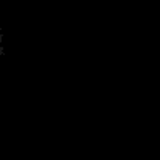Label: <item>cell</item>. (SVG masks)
<instances>
[{
    "label": "cell",
    "instance_id": "obj_1",
    "mask_svg": "<svg viewBox=\"0 0 160 160\" xmlns=\"http://www.w3.org/2000/svg\"><path fill=\"white\" fill-rule=\"evenodd\" d=\"M2 41H3V36L0 35V55H2V52H3V47H2Z\"/></svg>",
    "mask_w": 160,
    "mask_h": 160
}]
</instances>
